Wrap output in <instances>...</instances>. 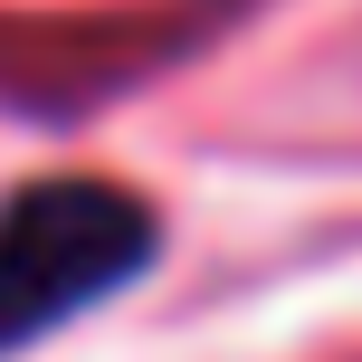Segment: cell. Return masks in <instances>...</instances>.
Segmentation results:
<instances>
[{
    "label": "cell",
    "instance_id": "6da1fadb",
    "mask_svg": "<svg viewBox=\"0 0 362 362\" xmlns=\"http://www.w3.org/2000/svg\"><path fill=\"white\" fill-rule=\"evenodd\" d=\"M163 219L115 181H29L0 200V362L144 276Z\"/></svg>",
    "mask_w": 362,
    "mask_h": 362
}]
</instances>
